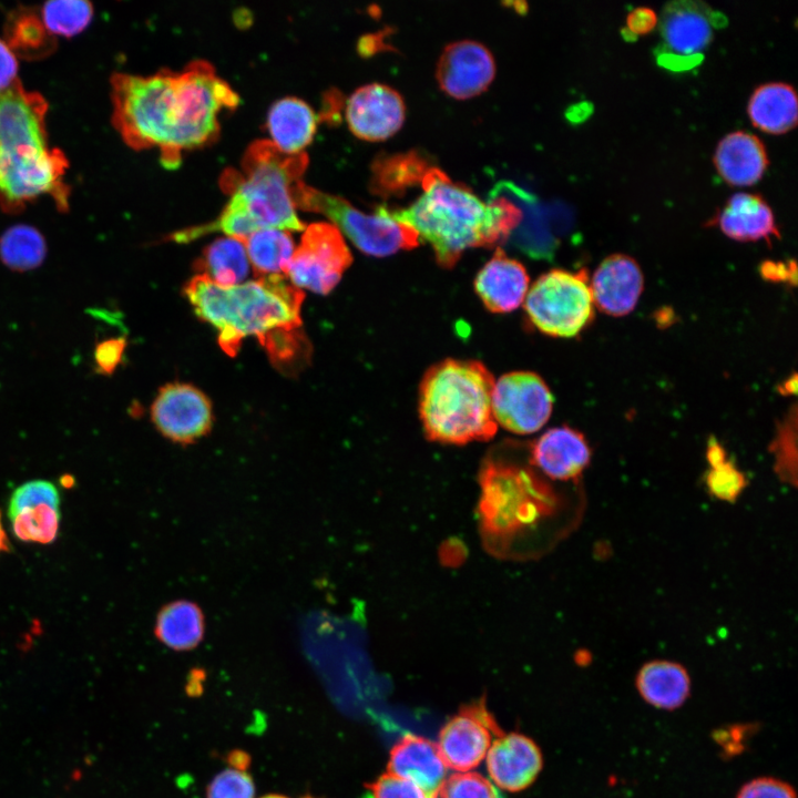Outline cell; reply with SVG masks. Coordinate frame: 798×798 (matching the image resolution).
<instances>
[{
  "instance_id": "cell-49",
  "label": "cell",
  "mask_w": 798,
  "mask_h": 798,
  "mask_svg": "<svg viewBox=\"0 0 798 798\" xmlns=\"http://www.w3.org/2000/svg\"><path fill=\"white\" fill-rule=\"evenodd\" d=\"M7 551H9V541H8V536H7L6 530L3 528V524H2L1 512H0V554L3 552H7Z\"/></svg>"
},
{
  "instance_id": "cell-13",
  "label": "cell",
  "mask_w": 798,
  "mask_h": 798,
  "mask_svg": "<svg viewBox=\"0 0 798 798\" xmlns=\"http://www.w3.org/2000/svg\"><path fill=\"white\" fill-rule=\"evenodd\" d=\"M502 735L483 703L460 710L441 729L438 750L448 768L464 773L477 767Z\"/></svg>"
},
{
  "instance_id": "cell-39",
  "label": "cell",
  "mask_w": 798,
  "mask_h": 798,
  "mask_svg": "<svg viewBox=\"0 0 798 798\" xmlns=\"http://www.w3.org/2000/svg\"><path fill=\"white\" fill-rule=\"evenodd\" d=\"M61 499L58 488L47 480H31L14 489L8 502V516L18 511L39 504L60 508Z\"/></svg>"
},
{
  "instance_id": "cell-8",
  "label": "cell",
  "mask_w": 798,
  "mask_h": 798,
  "mask_svg": "<svg viewBox=\"0 0 798 798\" xmlns=\"http://www.w3.org/2000/svg\"><path fill=\"white\" fill-rule=\"evenodd\" d=\"M291 196L295 206L326 215L367 255L385 257L419 245L418 234L410 226L391 218L383 205L378 206L375 214H367L347 200L316 190L299 180L291 186Z\"/></svg>"
},
{
  "instance_id": "cell-32",
  "label": "cell",
  "mask_w": 798,
  "mask_h": 798,
  "mask_svg": "<svg viewBox=\"0 0 798 798\" xmlns=\"http://www.w3.org/2000/svg\"><path fill=\"white\" fill-rule=\"evenodd\" d=\"M45 255L43 235L30 225H14L0 237V259L11 270H32L43 263Z\"/></svg>"
},
{
  "instance_id": "cell-27",
  "label": "cell",
  "mask_w": 798,
  "mask_h": 798,
  "mask_svg": "<svg viewBox=\"0 0 798 798\" xmlns=\"http://www.w3.org/2000/svg\"><path fill=\"white\" fill-rule=\"evenodd\" d=\"M747 113L753 125L774 135L791 131L798 121V98L792 85L768 82L751 93Z\"/></svg>"
},
{
  "instance_id": "cell-51",
  "label": "cell",
  "mask_w": 798,
  "mask_h": 798,
  "mask_svg": "<svg viewBox=\"0 0 798 798\" xmlns=\"http://www.w3.org/2000/svg\"><path fill=\"white\" fill-rule=\"evenodd\" d=\"M263 798H287V797L278 796V795H269V796H266V797H263Z\"/></svg>"
},
{
  "instance_id": "cell-29",
  "label": "cell",
  "mask_w": 798,
  "mask_h": 798,
  "mask_svg": "<svg viewBox=\"0 0 798 798\" xmlns=\"http://www.w3.org/2000/svg\"><path fill=\"white\" fill-rule=\"evenodd\" d=\"M432 166L419 151L380 154L372 162L370 187L382 197L402 195L407 188L421 185Z\"/></svg>"
},
{
  "instance_id": "cell-26",
  "label": "cell",
  "mask_w": 798,
  "mask_h": 798,
  "mask_svg": "<svg viewBox=\"0 0 798 798\" xmlns=\"http://www.w3.org/2000/svg\"><path fill=\"white\" fill-rule=\"evenodd\" d=\"M635 685L647 704L664 710L679 708L690 694V677L686 668L667 659L645 663L637 672Z\"/></svg>"
},
{
  "instance_id": "cell-46",
  "label": "cell",
  "mask_w": 798,
  "mask_h": 798,
  "mask_svg": "<svg viewBox=\"0 0 798 798\" xmlns=\"http://www.w3.org/2000/svg\"><path fill=\"white\" fill-rule=\"evenodd\" d=\"M761 275L771 282H785L796 284V264L794 260L788 262H764L760 266Z\"/></svg>"
},
{
  "instance_id": "cell-16",
  "label": "cell",
  "mask_w": 798,
  "mask_h": 798,
  "mask_svg": "<svg viewBox=\"0 0 798 798\" xmlns=\"http://www.w3.org/2000/svg\"><path fill=\"white\" fill-rule=\"evenodd\" d=\"M590 461L591 449L586 439L566 426L545 431L532 442L529 451V463L551 480H574Z\"/></svg>"
},
{
  "instance_id": "cell-30",
  "label": "cell",
  "mask_w": 798,
  "mask_h": 798,
  "mask_svg": "<svg viewBox=\"0 0 798 798\" xmlns=\"http://www.w3.org/2000/svg\"><path fill=\"white\" fill-rule=\"evenodd\" d=\"M195 269L222 287L239 285L248 274L245 244L235 237H222L207 245Z\"/></svg>"
},
{
  "instance_id": "cell-3",
  "label": "cell",
  "mask_w": 798,
  "mask_h": 798,
  "mask_svg": "<svg viewBox=\"0 0 798 798\" xmlns=\"http://www.w3.org/2000/svg\"><path fill=\"white\" fill-rule=\"evenodd\" d=\"M184 293L197 317L218 331V344L235 356L246 336L258 341L273 332L300 328L304 293L285 275L259 277L222 287L204 275L194 276Z\"/></svg>"
},
{
  "instance_id": "cell-34",
  "label": "cell",
  "mask_w": 798,
  "mask_h": 798,
  "mask_svg": "<svg viewBox=\"0 0 798 798\" xmlns=\"http://www.w3.org/2000/svg\"><path fill=\"white\" fill-rule=\"evenodd\" d=\"M274 366L286 374L298 372L309 361L310 344L303 328L286 329L259 340Z\"/></svg>"
},
{
  "instance_id": "cell-28",
  "label": "cell",
  "mask_w": 798,
  "mask_h": 798,
  "mask_svg": "<svg viewBox=\"0 0 798 798\" xmlns=\"http://www.w3.org/2000/svg\"><path fill=\"white\" fill-rule=\"evenodd\" d=\"M205 634V616L200 605L176 600L163 605L154 623V635L166 647L185 652L200 645Z\"/></svg>"
},
{
  "instance_id": "cell-33",
  "label": "cell",
  "mask_w": 798,
  "mask_h": 798,
  "mask_svg": "<svg viewBox=\"0 0 798 798\" xmlns=\"http://www.w3.org/2000/svg\"><path fill=\"white\" fill-rule=\"evenodd\" d=\"M6 42L17 54L39 58L53 50L52 35L31 9L13 12L6 27Z\"/></svg>"
},
{
  "instance_id": "cell-43",
  "label": "cell",
  "mask_w": 798,
  "mask_h": 798,
  "mask_svg": "<svg viewBox=\"0 0 798 798\" xmlns=\"http://www.w3.org/2000/svg\"><path fill=\"white\" fill-rule=\"evenodd\" d=\"M736 798H797V796L788 782L774 777H759L744 784Z\"/></svg>"
},
{
  "instance_id": "cell-2",
  "label": "cell",
  "mask_w": 798,
  "mask_h": 798,
  "mask_svg": "<svg viewBox=\"0 0 798 798\" xmlns=\"http://www.w3.org/2000/svg\"><path fill=\"white\" fill-rule=\"evenodd\" d=\"M48 103L27 91L19 79L0 91V207L10 214L49 195L61 211L69 208V166L64 153L49 146Z\"/></svg>"
},
{
  "instance_id": "cell-40",
  "label": "cell",
  "mask_w": 798,
  "mask_h": 798,
  "mask_svg": "<svg viewBox=\"0 0 798 798\" xmlns=\"http://www.w3.org/2000/svg\"><path fill=\"white\" fill-rule=\"evenodd\" d=\"M255 786L242 764L219 773L207 789V798H254Z\"/></svg>"
},
{
  "instance_id": "cell-4",
  "label": "cell",
  "mask_w": 798,
  "mask_h": 798,
  "mask_svg": "<svg viewBox=\"0 0 798 798\" xmlns=\"http://www.w3.org/2000/svg\"><path fill=\"white\" fill-rule=\"evenodd\" d=\"M479 483V522L488 549L523 555V541L559 511V494L530 463L501 456L487 457Z\"/></svg>"
},
{
  "instance_id": "cell-42",
  "label": "cell",
  "mask_w": 798,
  "mask_h": 798,
  "mask_svg": "<svg viewBox=\"0 0 798 798\" xmlns=\"http://www.w3.org/2000/svg\"><path fill=\"white\" fill-rule=\"evenodd\" d=\"M370 798H428L415 784L387 773L369 787Z\"/></svg>"
},
{
  "instance_id": "cell-37",
  "label": "cell",
  "mask_w": 798,
  "mask_h": 798,
  "mask_svg": "<svg viewBox=\"0 0 798 798\" xmlns=\"http://www.w3.org/2000/svg\"><path fill=\"white\" fill-rule=\"evenodd\" d=\"M708 466L704 481L709 494L722 501H736L746 487L745 474L728 458Z\"/></svg>"
},
{
  "instance_id": "cell-12",
  "label": "cell",
  "mask_w": 798,
  "mask_h": 798,
  "mask_svg": "<svg viewBox=\"0 0 798 798\" xmlns=\"http://www.w3.org/2000/svg\"><path fill=\"white\" fill-rule=\"evenodd\" d=\"M151 419L166 439L190 444L211 431L212 403L204 392L190 383H167L151 406Z\"/></svg>"
},
{
  "instance_id": "cell-45",
  "label": "cell",
  "mask_w": 798,
  "mask_h": 798,
  "mask_svg": "<svg viewBox=\"0 0 798 798\" xmlns=\"http://www.w3.org/2000/svg\"><path fill=\"white\" fill-rule=\"evenodd\" d=\"M658 23L656 12L652 8L638 7L633 9L626 18V29L631 35L649 33Z\"/></svg>"
},
{
  "instance_id": "cell-22",
  "label": "cell",
  "mask_w": 798,
  "mask_h": 798,
  "mask_svg": "<svg viewBox=\"0 0 798 798\" xmlns=\"http://www.w3.org/2000/svg\"><path fill=\"white\" fill-rule=\"evenodd\" d=\"M388 769V773L415 784L428 798L436 797L448 771L437 745L416 735H406L393 746Z\"/></svg>"
},
{
  "instance_id": "cell-18",
  "label": "cell",
  "mask_w": 798,
  "mask_h": 798,
  "mask_svg": "<svg viewBox=\"0 0 798 798\" xmlns=\"http://www.w3.org/2000/svg\"><path fill=\"white\" fill-rule=\"evenodd\" d=\"M542 768L538 746L520 734H502L487 753V769L493 782L504 790L519 791L530 786Z\"/></svg>"
},
{
  "instance_id": "cell-20",
  "label": "cell",
  "mask_w": 798,
  "mask_h": 798,
  "mask_svg": "<svg viewBox=\"0 0 798 798\" xmlns=\"http://www.w3.org/2000/svg\"><path fill=\"white\" fill-rule=\"evenodd\" d=\"M708 225H716L728 238L757 242L780 238L775 215L766 200L757 193L733 194L718 209Z\"/></svg>"
},
{
  "instance_id": "cell-9",
  "label": "cell",
  "mask_w": 798,
  "mask_h": 798,
  "mask_svg": "<svg viewBox=\"0 0 798 798\" xmlns=\"http://www.w3.org/2000/svg\"><path fill=\"white\" fill-rule=\"evenodd\" d=\"M593 299L584 270L552 269L542 274L524 298L534 328L551 337L580 334L593 318Z\"/></svg>"
},
{
  "instance_id": "cell-10",
  "label": "cell",
  "mask_w": 798,
  "mask_h": 798,
  "mask_svg": "<svg viewBox=\"0 0 798 798\" xmlns=\"http://www.w3.org/2000/svg\"><path fill=\"white\" fill-rule=\"evenodd\" d=\"M351 263L352 255L339 229L330 223H313L305 227L285 276L296 287L328 294Z\"/></svg>"
},
{
  "instance_id": "cell-44",
  "label": "cell",
  "mask_w": 798,
  "mask_h": 798,
  "mask_svg": "<svg viewBox=\"0 0 798 798\" xmlns=\"http://www.w3.org/2000/svg\"><path fill=\"white\" fill-rule=\"evenodd\" d=\"M776 470L779 477L788 482L796 484V447H795V431L791 432L789 423L785 424L780 430L776 440Z\"/></svg>"
},
{
  "instance_id": "cell-25",
  "label": "cell",
  "mask_w": 798,
  "mask_h": 798,
  "mask_svg": "<svg viewBox=\"0 0 798 798\" xmlns=\"http://www.w3.org/2000/svg\"><path fill=\"white\" fill-rule=\"evenodd\" d=\"M267 130L272 143L286 154H298L316 132L317 115L311 106L296 96L275 101L268 110Z\"/></svg>"
},
{
  "instance_id": "cell-24",
  "label": "cell",
  "mask_w": 798,
  "mask_h": 798,
  "mask_svg": "<svg viewBox=\"0 0 798 798\" xmlns=\"http://www.w3.org/2000/svg\"><path fill=\"white\" fill-rule=\"evenodd\" d=\"M491 192L509 198L520 209L519 223L508 239L534 258H550L556 241L545 226L542 206L535 196L509 181L499 182Z\"/></svg>"
},
{
  "instance_id": "cell-47",
  "label": "cell",
  "mask_w": 798,
  "mask_h": 798,
  "mask_svg": "<svg viewBox=\"0 0 798 798\" xmlns=\"http://www.w3.org/2000/svg\"><path fill=\"white\" fill-rule=\"evenodd\" d=\"M18 61L4 40L0 39V91L9 88L18 78Z\"/></svg>"
},
{
  "instance_id": "cell-14",
  "label": "cell",
  "mask_w": 798,
  "mask_h": 798,
  "mask_svg": "<svg viewBox=\"0 0 798 798\" xmlns=\"http://www.w3.org/2000/svg\"><path fill=\"white\" fill-rule=\"evenodd\" d=\"M494 74L495 62L491 51L473 40L449 43L436 68V78L441 90L460 100L485 91Z\"/></svg>"
},
{
  "instance_id": "cell-31",
  "label": "cell",
  "mask_w": 798,
  "mask_h": 798,
  "mask_svg": "<svg viewBox=\"0 0 798 798\" xmlns=\"http://www.w3.org/2000/svg\"><path fill=\"white\" fill-rule=\"evenodd\" d=\"M244 244L254 273L259 277L285 275L295 252L289 233L277 228L258 229Z\"/></svg>"
},
{
  "instance_id": "cell-38",
  "label": "cell",
  "mask_w": 798,
  "mask_h": 798,
  "mask_svg": "<svg viewBox=\"0 0 798 798\" xmlns=\"http://www.w3.org/2000/svg\"><path fill=\"white\" fill-rule=\"evenodd\" d=\"M434 798H504L497 787L477 773H457L444 780Z\"/></svg>"
},
{
  "instance_id": "cell-15",
  "label": "cell",
  "mask_w": 798,
  "mask_h": 798,
  "mask_svg": "<svg viewBox=\"0 0 798 798\" xmlns=\"http://www.w3.org/2000/svg\"><path fill=\"white\" fill-rule=\"evenodd\" d=\"M406 105L391 86L369 83L356 89L346 101L345 116L350 131L367 141L393 135L402 125Z\"/></svg>"
},
{
  "instance_id": "cell-21",
  "label": "cell",
  "mask_w": 798,
  "mask_h": 798,
  "mask_svg": "<svg viewBox=\"0 0 798 798\" xmlns=\"http://www.w3.org/2000/svg\"><path fill=\"white\" fill-rule=\"evenodd\" d=\"M474 289L488 310L510 313L524 301L529 275L520 262L497 247L491 259L477 274Z\"/></svg>"
},
{
  "instance_id": "cell-36",
  "label": "cell",
  "mask_w": 798,
  "mask_h": 798,
  "mask_svg": "<svg viewBox=\"0 0 798 798\" xmlns=\"http://www.w3.org/2000/svg\"><path fill=\"white\" fill-rule=\"evenodd\" d=\"M92 17V4L82 0L49 1L40 10V20L51 35H75L88 27Z\"/></svg>"
},
{
  "instance_id": "cell-41",
  "label": "cell",
  "mask_w": 798,
  "mask_h": 798,
  "mask_svg": "<svg viewBox=\"0 0 798 798\" xmlns=\"http://www.w3.org/2000/svg\"><path fill=\"white\" fill-rule=\"evenodd\" d=\"M126 349L124 336L109 337L98 341L93 348V366L99 375L111 376L123 362Z\"/></svg>"
},
{
  "instance_id": "cell-7",
  "label": "cell",
  "mask_w": 798,
  "mask_h": 798,
  "mask_svg": "<svg viewBox=\"0 0 798 798\" xmlns=\"http://www.w3.org/2000/svg\"><path fill=\"white\" fill-rule=\"evenodd\" d=\"M305 153L286 154L270 141L252 143L244 155V175L228 171L224 185L229 202L241 208L257 229L304 231L291 196V186L307 166Z\"/></svg>"
},
{
  "instance_id": "cell-50",
  "label": "cell",
  "mask_w": 798,
  "mask_h": 798,
  "mask_svg": "<svg viewBox=\"0 0 798 798\" xmlns=\"http://www.w3.org/2000/svg\"><path fill=\"white\" fill-rule=\"evenodd\" d=\"M796 388L797 381L796 376H794L791 380L789 379L784 382V385L780 387V392L790 395L796 391Z\"/></svg>"
},
{
  "instance_id": "cell-17",
  "label": "cell",
  "mask_w": 798,
  "mask_h": 798,
  "mask_svg": "<svg viewBox=\"0 0 798 798\" xmlns=\"http://www.w3.org/2000/svg\"><path fill=\"white\" fill-rule=\"evenodd\" d=\"M644 278L635 259L614 254L601 262L590 283L593 304L607 315L630 314L643 291Z\"/></svg>"
},
{
  "instance_id": "cell-48",
  "label": "cell",
  "mask_w": 798,
  "mask_h": 798,
  "mask_svg": "<svg viewBox=\"0 0 798 798\" xmlns=\"http://www.w3.org/2000/svg\"><path fill=\"white\" fill-rule=\"evenodd\" d=\"M745 726H734L726 729L717 730L715 738L727 754H736L744 748V739L746 730Z\"/></svg>"
},
{
  "instance_id": "cell-6",
  "label": "cell",
  "mask_w": 798,
  "mask_h": 798,
  "mask_svg": "<svg viewBox=\"0 0 798 798\" xmlns=\"http://www.w3.org/2000/svg\"><path fill=\"white\" fill-rule=\"evenodd\" d=\"M494 379L478 360L444 359L431 366L419 386V416L426 437L446 444L491 439Z\"/></svg>"
},
{
  "instance_id": "cell-5",
  "label": "cell",
  "mask_w": 798,
  "mask_h": 798,
  "mask_svg": "<svg viewBox=\"0 0 798 798\" xmlns=\"http://www.w3.org/2000/svg\"><path fill=\"white\" fill-rule=\"evenodd\" d=\"M111 88L113 124L124 142L135 150L158 146L162 163L177 166L190 140V104L181 73H115Z\"/></svg>"
},
{
  "instance_id": "cell-1",
  "label": "cell",
  "mask_w": 798,
  "mask_h": 798,
  "mask_svg": "<svg viewBox=\"0 0 798 798\" xmlns=\"http://www.w3.org/2000/svg\"><path fill=\"white\" fill-rule=\"evenodd\" d=\"M421 186L422 194L408 207L386 212L429 243L443 268L453 267L468 248H497L519 223L520 209L509 198L490 192L484 203L438 167L429 170Z\"/></svg>"
},
{
  "instance_id": "cell-19",
  "label": "cell",
  "mask_w": 798,
  "mask_h": 798,
  "mask_svg": "<svg viewBox=\"0 0 798 798\" xmlns=\"http://www.w3.org/2000/svg\"><path fill=\"white\" fill-rule=\"evenodd\" d=\"M715 19L710 8L703 2H669L659 20L663 43L679 55L700 53L713 40Z\"/></svg>"
},
{
  "instance_id": "cell-11",
  "label": "cell",
  "mask_w": 798,
  "mask_h": 798,
  "mask_svg": "<svg viewBox=\"0 0 798 798\" xmlns=\"http://www.w3.org/2000/svg\"><path fill=\"white\" fill-rule=\"evenodd\" d=\"M553 399L550 388L535 372L505 374L493 387L495 422L516 434L534 433L549 420Z\"/></svg>"
},
{
  "instance_id": "cell-23",
  "label": "cell",
  "mask_w": 798,
  "mask_h": 798,
  "mask_svg": "<svg viewBox=\"0 0 798 798\" xmlns=\"http://www.w3.org/2000/svg\"><path fill=\"white\" fill-rule=\"evenodd\" d=\"M713 162L719 176L732 186L756 184L769 163L761 140L745 131L726 134L716 146Z\"/></svg>"
},
{
  "instance_id": "cell-35",
  "label": "cell",
  "mask_w": 798,
  "mask_h": 798,
  "mask_svg": "<svg viewBox=\"0 0 798 798\" xmlns=\"http://www.w3.org/2000/svg\"><path fill=\"white\" fill-rule=\"evenodd\" d=\"M9 519L12 532L20 541L48 544L59 533L61 512L60 508L39 504L24 508Z\"/></svg>"
}]
</instances>
